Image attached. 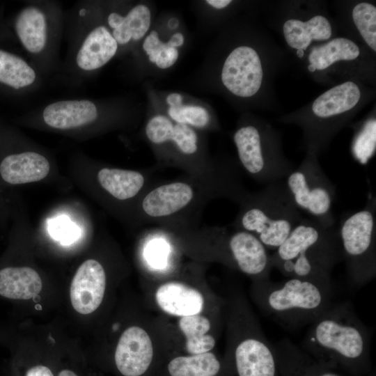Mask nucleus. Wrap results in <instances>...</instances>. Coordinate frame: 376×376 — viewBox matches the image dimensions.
<instances>
[{"instance_id":"30","label":"nucleus","mask_w":376,"mask_h":376,"mask_svg":"<svg viewBox=\"0 0 376 376\" xmlns=\"http://www.w3.org/2000/svg\"><path fill=\"white\" fill-rule=\"evenodd\" d=\"M168 113L176 123L197 128L205 127L210 121L207 111L198 106L182 104L179 107H169Z\"/></svg>"},{"instance_id":"24","label":"nucleus","mask_w":376,"mask_h":376,"mask_svg":"<svg viewBox=\"0 0 376 376\" xmlns=\"http://www.w3.org/2000/svg\"><path fill=\"white\" fill-rule=\"evenodd\" d=\"M101 187L118 200L136 196L145 184L144 175L136 171L120 169H102L97 174Z\"/></svg>"},{"instance_id":"15","label":"nucleus","mask_w":376,"mask_h":376,"mask_svg":"<svg viewBox=\"0 0 376 376\" xmlns=\"http://www.w3.org/2000/svg\"><path fill=\"white\" fill-rule=\"evenodd\" d=\"M194 188L188 182L176 181L159 185L144 196L141 207L148 217L162 219L188 207L194 200Z\"/></svg>"},{"instance_id":"6","label":"nucleus","mask_w":376,"mask_h":376,"mask_svg":"<svg viewBox=\"0 0 376 376\" xmlns=\"http://www.w3.org/2000/svg\"><path fill=\"white\" fill-rule=\"evenodd\" d=\"M303 347L320 358L358 363L368 356L370 335L349 302L332 304L311 324Z\"/></svg>"},{"instance_id":"39","label":"nucleus","mask_w":376,"mask_h":376,"mask_svg":"<svg viewBox=\"0 0 376 376\" xmlns=\"http://www.w3.org/2000/svg\"><path fill=\"white\" fill-rule=\"evenodd\" d=\"M297 54L299 58H301L304 56V51L301 49H298L297 52Z\"/></svg>"},{"instance_id":"16","label":"nucleus","mask_w":376,"mask_h":376,"mask_svg":"<svg viewBox=\"0 0 376 376\" xmlns=\"http://www.w3.org/2000/svg\"><path fill=\"white\" fill-rule=\"evenodd\" d=\"M155 303L165 313L178 318L201 314L205 298L197 288L179 281L161 284L155 292Z\"/></svg>"},{"instance_id":"33","label":"nucleus","mask_w":376,"mask_h":376,"mask_svg":"<svg viewBox=\"0 0 376 376\" xmlns=\"http://www.w3.org/2000/svg\"><path fill=\"white\" fill-rule=\"evenodd\" d=\"M182 97L180 94L173 93L169 95L166 97V102L170 107H175L182 105Z\"/></svg>"},{"instance_id":"21","label":"nucleus","mask_w":376,"mask_h":376,"mask_svg":"<svg viewBox=\"0 0 376 376\" xmlns=\"http://www.w3.org/2000/svg\"><path fill=\"white\" fill-rule=\"evenodd\" d=\"M178 329L185 337L187 354H200L210 352L216 345V337L212 332V323L202 314L179 318Z\"/></svg>"},{"instance_id":"17","label":"nucleus","mask_w":376,"mask_h":376,"mask_svg":"<svg viewBox=\"0 0 376 376\" xmlns=\"http://www.w3.org/2000/svg\"><path fill=\"white\" fill-rule=\"evenodd\" d=\"M50 165L42 154L26 150L6 155L0 164V174L8 183L25 184L41 180L49 173Z\"/></svg>"},{"instance_id":"31","label":"nucleus","mask_w":376,"mask_h":376,"mask_svg":"<svg viewBox=\"0 0 376 376\" xmlns=\"http://www.w3.org/2000/svg\"><path fill=\"white\" fill-rule=\"evenodd\" d=\"M49 235L62 244L69 245L75 242L81 235V229L64 215L49 219Z\"/></svg>"},{"instance_id":"8","label":"nucleus","mask_w":376,"mask_h":376,"mask_svg":"<svg viewBox=\"0 0 376 376\" xmlns=\"http://www.w3.org/2000/svg\"><path fill=\"white\" fill-rule=\"evenodd\" d=\"M376 199L345 216L338 229L342 259L351 283L362 286L376 276Z\"/></svg>"},{"instance_id":"7","label":"nucleus","mask_w":376,"mask_h":376,"mask_svg":"<svg viewBox=\"0 0 376 376\" xmlns=\"http://www.w3.org/2000/svg\"><path fill=\"white\" fill-rule=\"evenodd\" d=\"M228 317L229 352L237 376H276L274 347L243 298L231 300Z\"/></svg>"},{"instance_id":"14","label":"nucleus","mask_w":376,"mask_h":376,"mask_svg":"<svg viewBox=\"0 0 376 376\" xmlns=\"http://www.w3.org/2000/svg\"><path fill=\"white\" fill-rule=\"evenodd\" d=\"M106 289V274L96 260L84 261L77 270L70 289L74 309L83 315L94 312L100 306Z\"/></svg>"},{"instance_id":"3","label":"nucleus","mask_w":376,"mask_h":376,"mask_svg":"<svg viewBox=\"0 0 376 376\" xmlns=\"http://www.w3.org/2000/svg\"><path fill=\"white\" fill-rule=\"evenodd\" d=\"M65 13L61 3L26 1L6 23L25 55L45 79L59 72Z\"/></svg>"},{"instance_id":"25","label":"nucleus","mask_w":376,"mask_h":376,"mask_svg":"<svg viewBox=\"0 0 376 376\" xmlns=\"http://www.w3.org/2000/svg\"><path fill=\"white\" fill-rule=\"evenodd\" d=\"M122 15L120 26L111 31L119 46H127L132 42L141 39L150 25V11L143 4L136 5Z\"/></svg>"},{"instance_id":"34","label":"nucleus","mask_w":376,"mask_h":376,"mask_svg":"<svg viewBox=\"0 0 376 376\" xmlns=\"http://www.w3.org/2000/svg\"><path fill=\"white\" fill-rule=\"evenodd\" d=\"M167 43L174 48L180 47L184 43V36L180 33H176L171 37Z\"/></svg>"},{"instance_id":"11","label":"nucleus","mask_w":376,"mask_h":376,"mask_svg":"<svg viewBox=\"0 0 376 376\" xmlns=\"http://www.w3.org/2000/svg\"><path fill=\"white\" fill-rule=\"evenodd\" d=\"M233 140L242 167L257 182L267 185L283 180L294 169L288 160L265 150L262 134L254 125L239 128Z\"/></svg>"},{"instance_id":"35","label":"nucleus","mask_w":376,"mask_h":376,"mask_svg":"<svg viewBox=\"0 0 376 376\" xmlns=\"http://www.w3.org/2000/svg\"><path fill=\"white\" fill-rule=\"evenodd\" d=\"M206 2L215 8L221 9L228 6L231 3V1L230 0H207L206 1Z\"/></svg>"},{"instance_id":"23","label":"nucleus","mask_w":376,"mask_h":376,"mask_svg":"<svg viewBox=\"0 0 376 376\" xmlns=\"http://www.w3.org/2000/svg\"><path fill=\"white\" fill-rule=\"evenodd\" d=\"M283 34L290 47L304 51L312 40H328L331 35V27L324 17L316 15L306 22L288 19L284 23Z\"/></svg>"},{"instance_id":"38","label":"nucleus","mask_w":376,"mask_h":376,"mask_svg":"<svg viewBox=\"0 0 376 376\" xmlns=\"http://www.w3.org/2000/svg\"><path fill=\"white\" fill-rule=\"evenodd\" d=\"M319 376H339L335 373H329V372H324L323 373L322 375H319Z\"/></svg>"},{"instance_id":"36","label":"nucleus","mask_w":376,"mask_h":376,"mask_svg":"<svg viewBox=\"0 0 376 376\" xmlns=\"http://www.w3.org/2000/svg\"><path fill=\"white\" fill-rule=\"evenodd\" d=\"M56 376H80L75 370L69 368H63L58 371Z\"/></svg>"},{"instance_id":"5","label":"nucleus","mask_w":376,"mask_h":376,"mask_svg":"<svg viewBox=\"0 0 376 376\" xmlns=\"http://www.w3.org/2000/svg\"><path fill=\"white\" fill-rule=\"evenodd\" d=\"M240 203L235 230L251 233L268 251H275L304 217L283 180L267 184L259 191L247 193Z\"/></svg>"},{"instance_id":"27","label":"nucleus","mask_w":376,"mask_h":376,"mask_svg":"<svg viewBox=\"0 0 376 376\" xmlns=\"http://www.w3.org/2000/svg\"><path fill=\"white\" fill-rule=\"evenodd\" d=\"M143 49L148 56L150 61L162 69L172 66L178 57V49L171 47L168 43L162 42L155 31H151L146 38Z\"/></svg>"},{"instance_id":"13","label":"nucleus","mask_w":376,"mask_h":376,"mask_svg":"<svg viewBox=\"0 0 376 376\" xmlns=\"http://www.w3.org/2000/svg\"><path fill=\"white\" fill-rule=\"evenodd\" d=\"M263 69L257 52L251 47L241 46L231 52L226 59L221 81L234 95L248 97L260 88Z\"/></svg>"},{"instance_id":"12","label":"nucleus","mask_w":376,"mask_h":376,"mask_svg":"<svg viewBox=\"0 0 376 376\" xmlns=\"http://www.w3.org/2000/svg\"><path fill=\"white\" fill-rule=\"evenodd\" d=\"M113 363L120 376H156L160 364L150 334L140 326L125 329L118 340Z\"/></svg>"},{"instance_id":"1","label":"nucleus","mask_w":376,"mask_h":376,"mask_svg":"<svg viewBox=\"0 0 376 376\" xmlns=\"http://www.w3.org/2000/svg\"><path fill=\"white\" fill-rule=\"evenodd\" d=\"M342 260L338 229L324 228L303 217L271 254L272 267L286 278L314 281L332 286L331 272Z\"/></svg>"},{"instance_id":"37","label":"nucleus","mask_w":376,"mask_h":376,"mask_svg":"<svg viewBox=\"0 0 376 376\" xmlns=\"http://www.w3.org/2000/svg\"><path fill=\"white\" fill-rule=\"evenodd\" d=\"M179 25V22L176 18H171L168 22V27L171 29H176Z\"/></svg>"},{"instance_id":"26","label":"nucleus","mask_w":376,"mask_h":376,"mask_svg":"<svg viewBox=\"0 0 376 376\" xmlns=\"http://www.w3.org/2000/svg\"><path fill=\"white\" fill-rule=\"evenodd\" d=\"M359 54V49L354 42L338 38L323 45L313 47L308 61L315 70H322L338 61L354 60Z\"/></svg>"},{"instance_id":"2","label":"nucleus","mask_w":376,"mask_h":376,"mask_svg":"<svg viewBox=\"0 0 376 376\" xmlns=\"http://www.w3.org/2000/svg\"><path fill=\"white\" fill-rule=\"evenodd\" d=\"M65 26L68 50L59 72L64 81L79 85L116 56L118 45L95 1L77 3L65 13Z\"/></svg>"},{"instance_id":"9","label":"nucleus","mask_w":376,"mask_h":376,"mask_svg":"<svg viewBox=\"0 0 376 376\" xmlns=\"http://www.w3.org/2000/svg\"><path fill=\"white\" fill-rule=\"evenodd\" d=\"M298 210L324 228H332L336 187L313 157H307L283 180Z\"/></svg>"},{"instance_id":"19","label":"nucleus","mask_w":376,"mask_h":376,"mask_svg":"<svg viewBox=\"0 0 376 376\" xmlns=\"http://www.w3.org/2000/svg\"><path fill=\"white\" fill-rule=\"evenodd\" d=\"M146 134L155 144L173 141L185 155H194L198 150V136L190 126L173 124L169 118L162 115L156 116L148 122Z\"/></svg>"},{"instance_id":"4","label":"nucleus","mask_w":376,"mask_h":376,"mask_svg":"<svg viewBox=\"0 0 376 376\" xmlns=\"http://www.w3.org/2000/svg\"><path fill=\"white\" fill-rule=\"evenodd\" d=\"M252 297L267 315L284 326L311 324L332 304V286L298 278L252 281Z\"/></svg>"},{"instance_id":"29","label":"nucleus","mask_w":376,"mask_h":376,"mask_svg":"<svg viewBox=\"0 0 376 376\" xmlns=\"http://www.w3.org/2000/svg\"><path fill=\"white\" fill-rule=\"evenodd\" d=\"M376 145V121H367L356 136L352 152L354 157L361 164H366L373 156Z\"/></svg>"},{"instance_id":"18","label":"nucleus","mask_w":376,"mask_h":376,"mask_svg":"<svg viewBox=\"0 0 376 376\" xmlns=\"http://www.w3.org/2000/svg\"><path fill=\"white\" fill-rule=\"evenodd\" d=\"M224 365L212 352L177 355L160 365L156 376H224Z\"/></svg>"},{"instance_id":"28","label":"nucleus","mask_w":376,"mask_h":376,"mask_svg":"<svg viewBox=\"0 0 376 376\" xmlns=\"http://www.w3.org/2000/svg\"><path fill=\"white\" fill-rule=\"evenodd\" d=\"M354 22L368 45L376 51V8L369 3H360L352 10Z\"/></svg>"},{"instance_id":"32","label":"nucleus","mask_w":376,"mask_h":376,"mask_svg":"<svg viewBox=\"0 0 376 376\" xmlns=\"http://www.w3.org/2000/svg\"><path fill=\"white\" fill-rule=\"evenodd\" d=\"M23 376H55V375L49 366L37 363L29 367Z\"/></svg>"},{"instance_id":"22","label":"nucleus","mask_w":376,"mask_h":376,"mask_svg":"<svg viewBox=\"0 0 376 376\" xmlns=\"http://www.w3.org/2000/svg\"><path fill=\"white\" fill-rule=\"evenodd\" d=\"M361 92L352 81H346L322 93L313 102L312 110L321 118H330L352 109L359 102Z\"/></svg>"},{"instance_id":"20","label":"nucleus","mask_w":376,"mask_h":376,"mask_svg":"<svg viewBox=\"0 0 376 376\" xmlns=\"http://www.w3.org/2000/svg\"><path fill=\"white\" fill-rule=\"evenodd\" d=\"M40 276L28 267H6L0 270V295L13 299H29L42 290Z\"/></svg>"},{"instance_id":"10","label":"nucleus","mask_w":376,"mask_h":376,"mask_svg":"<svg viewBox=\"0 0 376 376\" xmlns=\"http://www.w3.org/2000/svg\"><path fill=\"white\" fill-rule=\"evenodd\" d=\"M0 7V93L23 97L36 93L45 78L25 55L6 23Z\"/></svg>"}]
</instances>
